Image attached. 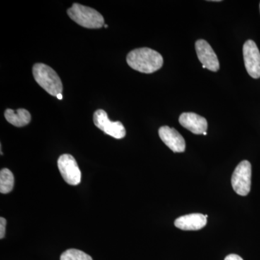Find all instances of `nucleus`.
<instances>
[{"label": "nucleus", "instance_id": "obj_17", "mask_svg": "<svg viewBox=\"0 0 260 260\" xmlns=\"http://www.w3.org/2000/svg\"><path fill=\"white\" fill-rule=\"evenodd\" d=\"M56 98H57V99H59V100H61V99H62L63 98L62 94H58V95H56Z\"/></svg>", "mask_w": 260, "mask_h": 260}, {"label": "nucleus", "instance_id": "obj_1", "mask_svg": "<svg viewBox=\"0 0 260 260\" xmlns=\"http://www.w3.org/2000/svg\"><path fill=\"white\" fill-rule=\"evenodd\" d=\"M130 68L140 73L151 74L158 71L164 64V58L158 51L150 48H140L130 51L126 56Z\"/></svg>", "mask_w": 260, "mask_h": 260}, {"label": "nucleus", "instance_id": "obj_3", "mask_svg": "<svg viewBox=\"0 0 260 260\" xmlns=\"http://www.w3.org/2000/svg\"><path fill=\"white\" fill-rule=\"evenodd\" d=\"M68 14L70 18L78 25L86 28H101L104 25V17L93 8L74 3L68 9Z\"/></svg>", "mask_w": 260, "mask_h": 260}, {"label": "nucleus", "instance_id": "obj_14", "mask_svg": "<svg viewBox=\"0 0 260 260\" xmlns=\"http://www.w3.org/2000/svg\"><path fill=\"white\" fill-rule=\"evenodd\" d=\"M60 260H93L91 256L78 249H70L65 251L60 256Z\"/></svg>", "mask_w": 260, "mask_h": 260}, {"label": "nucleus", "instance_id": "obj_5", "mask_svg": "<svg viewBox=\"0 0 260 260\" xmlns=\"http://www.w3.org/2000/svg\"><path fill=\"white\" fill-rule=\"evenodd\" d=\"M93 122L99 129L116 139H122L125 137L126 129L122 123L110 121L107 113L103 109H99L94 113Z\"/></svg>", "mask_w": 260, "mask_h": 260}, {"label": "nucleus", "instance_id": "obj_9", "mask_svg": "<svg viewBox=\"0 0 260 260\" xmlns=\"http://www.w3.org/2000/svg\"><path fill=\"white\" fill-rule=\"evenodd\" d=\"M158 134L164 144L169 147L174 153H183L185 151V140L174 128L162 126L158 130Z\"/></svg>", "mask_w": 260, "mask_h": 260}, {"label": "nucleus", "instance_id": "obj_16", "mask_svg": "<svg viewBox=\"0 0 260 260\" xmlns=\"http://www.w3.org/2000/svg\"><path fill=\"white\" fill-rule=\"evenodd\" d=\"M225 260H244L240 256L237 255V254H232L228 255L225 258Z\"/></svg>", "mask_w": 260, "mask_h": 260}, {"label": "nucleus", "instance_id": "obj_19", "mask_svg": "<svg viewBox=\"0 0 260 260\" xmlns=\"http://www.w3.org/2000/svg\"><path fill=\"white\" fill-rule=\"evenodd\" d=\"M259 8H260V5H259Z\"/></svg>", "mask_w": 260, "mask_h": 260}, {"label": "nucleus", "instance_id": "obj_2", "mask_svg": "<svg viewBox=\"0 0 260 260\" xmlns=\"http://www.w3.org/2000/svg\"><path fill=\"white\" fill-rule=\"evenodd\" d=\"M32 75L37 83L52 96L61 93L62 83L57 73L51 67L37 63L32 68Z\"/></svg>", "mask_w": 260, "mask_h": 260}, {"label": "nucleus", "instance_id": "obj_10", "mask_svg": "<svg viewBox=\"0 0 260 260\" xmlns=\"http://www.w3.org/2000/svg\"><path fill=\"white\" fill-rule=\"evenodd\" d=\"M179 121L183 127L195 135L203 134L208 129L206 119L195 113H183L179 116Z\"/></svg>", "mask_w": 260, "mask_h": 260}, {"label": "nucleus", "instance_id": "obj_12", "mask_svg": "<svg viewBox=\"0 0 260 260\" xmlns=\"http://www.w3.org/2000/svg\"><path fill=\"white\" fill-rule=\"evenodd\" d=\"M5 117L8 122L18 127L28 125L31 120L30 113L25 109H19L16 111L8 109L5 112Z\"/></svg>", "mask_w": 260, "mask_h": 260}, {"label": "nucleus", "instance_id": "obj_11", "mask_svg": "<svg viewBox=\"0 0 260 260\" xmlns=\"http://www.w3.org/2000/svg\"><path fill=\"white\" fill-rule=\"evenodd\" d=\"M207 224V218L200 213H192L179 217L174 222L178 229L183 231H198Z\"/></svg>", "mask_w": 260, "mask_h": 260}, {"label": "nucleus", "instance_id": "obj_4", "mask_svg": "<svg viewBox=\"0 0 260 260\" xmlns=\"http://www.w3.org/2000/svg\"><path fill=\"white\" fill-rule=\"evenodd\" d=\"M233 189L238 194L246 196L251 190V165L248 160H243L236 168L232 178Z\"/></svg>", "mask_w": 260, "mask_h": 260}, {"label": "nucleus", "instance_id": "obj_18", "mask_svg": "<svg viewBox=\"0 0 260 260\" xmlns=\"http://www.w3.org/2000/svg\"><path fill=\"white\" fill-rule=\"evenodd\" d=\"M207 134H208V133H207V132H205V133H203V135H207Z\"/></svg>", "mask_w": 260, "mask_h": 260}, {"label": "nucleus", "instance_id": "obj_8", "mask_svg": "<svg viewBox=\"0 0 260 260\" xmlns=\"http://www.w3.org/2000/svg\"><path fill=\"white\" fill-rule=\"evenodd\" d=\"M195 49L200 62L206 69L210 71L217 72L220 69L218 56L213 48L203 39H200L195 43Z\"/></svg>", "mask_w": 260, "mask_h": 260}, {"label": "nucleus", "instance_id": "obj_15", "mask_svg": "<svg viewBox=\"0 0 260 260\" xmlns=\"http://www.w3.org/2000/svg\"><path fill=\"white\" fill-rule=\"evenodd\" d=\"M6 220L3 217L0 218V239H3L5 237L6 232Z\"/></svg>", "mask_w": 260, "mask_h": 260}, {"label": "nucleus", "instance_id": "obj_6", "mask_svg": "<svg viewBox=\"0 0 260 260\" xmlns=\"http://www.w3.org/2000/svg\"><path fill=\"white\" fill-rule=\"evenodd\" d=\"M57 166L63 179L70 185L76 186L81 181V172L74 157L63 154L57 160Z\"/></svg>", "mask_w": 260, "mask_h": 260}, {"label": "nucleus", "instance_id": "obj_13", "mask_svg": "<svg viewBox=\"0 0 260 260\" xmlns=\"http://www.w3.org/2000/svg\"><path fill=\"white\" fill-rule=\"evenodd\" d=\"M15 178L13 173L8 169H2L0 172V192L8 194L14 187Z\"/></svg>", "mask_w": 260, "mask_h": 260}, {"label": "nucleus", "instance_id": "obj_7", "mask_svg": "<svg viewBox=\"0 0 260 260\" xmlns=\"http://www.w3.org/2000/svg\"><path fill=\"white\" fill-rule=\"evenodd\" d=\"M243 55L247 73L254 79L259 78L260 52L254 41H246L243 47Z\"/></svg>", "mask_w": 260, "mask_h": 260}]
</instances>
